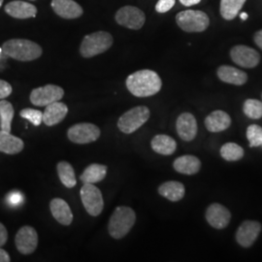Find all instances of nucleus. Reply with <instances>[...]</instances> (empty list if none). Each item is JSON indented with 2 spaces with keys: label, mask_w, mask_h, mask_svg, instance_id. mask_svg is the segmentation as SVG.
Segmentation results:
<instances>
[{
  "label": "nucleus",
  "mask_w": 262,
  "mask_h": 262,
  "mask_svg": "<svg viewBox=\"0 0 262 262\" xmlns=\"http://www.w3.org/2000/svg\"><path fill=\"white\" fill-rule=\"evenodd\" d=\"M162 82L159 74L144 69L132 73L126 79V88L136 97H149L159 93Z\"/></svg>",
  "instance_id": "nucleus-1"
},
{
  "label": "nucleus",
  "mask_w": 262,
  "mask_h": 262,
  "mask_svg": "<svg viewBox=\"0 0 262 262\" xmlns=\"http://www.w3.org/2000/svg\"><path fill=\"white\" fill-rule=\"evenodd\" d=\"M4 55L19 61H32L42 56V48L28 39H10L3 43Z\"/></svg>",
  "instance_id": "nucleus-2"
},
{
  "label": "nucleus",
  "mask_w": 262,
  "mask_h": 262,
  "mask_svg": "<svg viewBox=\"0 0 262 262\" xmlns=\"http://www.w3.org/2000/svg\"><path fill=\"white\" fill-rule=\"evenodd\" d=\"M136 222V214L130 207H117L108 224L109 234L114 239H122L129 233Z\"/></svg>",
  "instance_id": "nucleus-3"
},
{
  "label": "nucleus",
  "mask_w": 262,
  "mask_h": 262,
  "mask_svg": "<svg viewBox=\"0 0 262 262\" xmlns=\"http://www.w3.org/2000/svg\"><path fill=\"white\" fill-rule=\"evenodd\" d=\"M113 36L106 31H97L85 35L80 46V54L83 57L91 58L103 54L112 47Z\"/></svg>",
  "instance_id": "nucleus-4"
},
{
  "label": "nucleus",
  "mask_w": 262,
  "mask_h": 262,
  "mask_svg": "<svg viewBox=\"0 0 262 262\" xmlns=\"http://www.w3.org/2000/svg\"><path fill=\"white\" fill-rule=\"evenodd\" d=\"M176 23L186 32H203L210 26L206 13L199 10H185L177 14Z\"/></svg>",
  "instance_id": "nucleus-5"
},
{
  "label": "nucleus",
  "mask_w": 262,
  "mask_h": 262,
  "mask_svg": "<svg viewBox=\"0 0 262 262\" xmlns=\"http://www.w3.org/2000/svg\"><path fill=\"white\" fill-rule=\"evenodd\" d=\"M150 116V109L148 107H134L121 116L118 121V127L124 134H131L148 122Z\"/></svg>",
  "instance_id": "nucleus-6"
},
{
  "label": "nucleus",
  "mask_w": 262,
  "mask_h": 262,
  "mask_svg": "<svg viewBox=\"0 0 262 262\" xmlns=\"http://www.w3.org/2000/svg\"><path fill=\"white\" fill-rule=\"evenodd\" d=\"M81 199L85 211L93 216L100 215L103 211L104 200L102 193L94 184H84L80 190Z\"/></svg>",
  "instance_id": "nucleus-7"
},
{
  "label": "nucleus",
  "mask_w": 262,
  "mask_h": 262,
  "mask_svg": "<svg viewBox=\"0 0 262 262\" xmlns=\"http://www.w3.org/2000/svg\"><path fill=\"white\" fill-rule=\"evenodd\" d=\"M100 129L94 123L82 122L72 125L68 131V139L75 144H89L97 140L100 137Z\"/></svg>",
  "instance_id": "nucleus-8"
},
{
  "label": "nucleus",
  "mask_w": 262,
  "mask_h": 262,
  "mask_svg": "<svg viewBox=\"0 0 262 262\" xmlns=\"http://www.w3.org/2000/svg\"><path fill=\"white\" fill-rule=\"evenodd\" d=\"M64 95V91L62 88L56 84H46L34 89L30 96V102L39 107H44L49 104L59 101Z\"/></svg>",
  "instance_id": "nucleus-9"
},
{
  "label": "nucleus",
  "mask_w": 262,
  "mask_h": 262,
  "mask_svg": "<svg viewBox=\"0 0 262 262\" xmlns=\"http://www.w3.org/2000/svg\"><path fill=\"white\" fill-rule=\"evenodd\" d=\"M116 21L124 28L138 30L146 21V15L142 10L134 6H123L115 16Z\"/></svg>",
  "instance_id": "nucleus-10"
},
{
  "label": "nucleus",
  "mask_w": 262,
  "mask_h": 262,
  "mask_svg": "<svg viewBox=\"0 0 262 262\" xmlns=\"http://www.w3.org/2000/svg\"><path fill=\"white\" fill-rule=\"evenodd\" d=\"M230 57L237 66L244 68H254L260 62L259 53L253 48L237 45L230 50Z\"/></svg>",
  "instance_id": "nucleus-11"
},
{
  "label": "nucleus",
  "mask_w": 262,
  "mask_h": 262,
  "mask_svg": "<svg viewBox=\"0 0 262 262\" xmlns=\"http://www.w3.org/2000/svg\"><path fill=\"white\" fill-rule=\"evenodd\" d=\"M15 244L17 250L21 254H31L37 248V231L29 225L23 226L21 228H19V231L16 234Z\"/></svg>",
  "instance_id": "nucleus-12"
},
{
  "label": "nucleus",
  "mask_w": 262,
  "mask_h": 262,
  "mask_svg": "<svg viewBox=\"0 0 262 262\" xmlns=\"http://www.w3.org/2000/svg\"><path fill=\"white\" fill-rule=\"evenodd\" d=\"M260 223L256 221H245L236 231V241L243 248H251L261 232Z\"/></svg>",
  "instance_id": "nucleus-13"
},
{
  "label": "nucleus",
  "mask_w": 262,
  "mask_h": 262,
  "mask_svg": "<svg viewBox=\"0 0 262 262\" xmlns=\"http://www.w3.org/2000/svg\"><path fill=\"white\" fill-rule=\"evenodd\" d=\"M207 223L215 229H224L231 221V213L226 207L220 203H213L207 208L205 213Z\"/></svg>",
  "instance_id": "nucleus-14"
},
{
  "label": "nucleus",
  "mask_w": 262,
  "mask_h": 262,
  "mask_svg": "<svg viewBox=\"0 0 262 262\" xmlns=\"http://www.w3.org/2000/svg\"><path fill=\"white\" fill-rule=\"evenodd\" d=\"M176 129L179 137L185 142L194 140L197 135L198 126L195 117L191 113L181 114L176 122Z\"/></svg>",
  "instance_id": "nucleus-15"
},
{
  "label": "nucleus",
  "mask_w": 262,
  "mask_h": 262,
  "mask_svg": "<svg viewBox=\"0 0 262 262\" xmlns=\"http://www.w3.org/2000/svg\"><path fill=\"white\" fill-rule=\"evenodd\" d=\"M52 8L57 16L66 19L80 18L84 11L74 0H52Z\"/></svg>",
  "instance_id": "nucleus-16"
},
{
  "label": "nucleus",
  "mask_w": 262,
  "mask_h": 262,
  "mask_svg": "<svg viewBox=\"0 0 262 262\" xmlns=\"http://www.w3.org/2000/svg\"><path fill=\"white\" fill-rule=\"evenodd\" d=\"M5 12L15 19H25L35 18L37 7L25 1H12L5 6Z\"/></svg>",
  "instance_id": "nucleus-17"
},
{
  "label": "nucleus",
  "mask_w": 262,
  "mask_h": 262,
  "mask_svg": "<svg viewBox=\"0 0 262 262\" xmlns=\"http://www.w3.org/2000/svg\"><path fill=\"white\" fill-rule=\"evenodd\" d=\"M231 122V118L227 113L223 110H215L207 116L204 123L207 130L212 133H219L229 128Z\"/></svg>",
  "instance_id": "nucleus-18"
},
{
  "label": "nucleus",
  "mask_w": 262,
  "mask_h": 262,
  "mask_svg": "<svg viewBox=\"0 0 262 262\" xmlns=\"http://www.w3.org/2000/svg\"><path fill=\"white\" fill-rule=\"evenodd\" d=\"M216 75L222 82L226 84L243 85L248 82L247 73L233 66H220L216 70Z\"/></svg>",
  "instance_id": "nucleus-19"
},
{
  "label": "nucleus",
  "mask_w": 262,
  "mask_h": 262,
  "mask_svg": "<svg viewBox=\"0 0 262 262\" xmlns=\"http://www.w3.org/2000/svg\"><path fill=\"white\" fill-rule=\"evenodd\" d=\"M50 209L52 215L60 225H71L73 222V214L66 200L61 198H54L50 203Z\"/></svg>",
  "instance_id": "nucleus-20"
},
{
  "label": "nucleus",
  "mask_w": 262,
  "mask_h": 262,
  "mask_svg": "<svg viewBox=\"0 0 262 262\" xmlns=\"http://www.w3.org/2000/svg\"><path fill=\"white\" fill-rule=\"evenodd\" d=\"M68 107L66 104L59 101L49 104L43 113V122L47 126H54L66 119Z\"/></svg>",
  "instance_id": "nucleus-21"
},
{
  "label": "nucleus",
  "mask_w": 262,
  "mask_h": 262,
  "mask_svg": "<svg viewBox=\"0 0 262 262\" xmlns=\"http://www.w3.org/2000/svg\"><path fill=\"white\" fill-rule=\"evenodd\" d=\"M173 167L181 174L195 175L201 169V161L195 156H182L174 160Z\"/></svg>",
  "instance_id": "nucleus-22"
},
{
  "label": "nucleus",
  "mask_w": 262,
  "mask_h": 262,
  "mask_svg": "<svg viewBox=\"0 0 262 262\" xmlns=\"http://www.w3.org/2000/svg\"><path fill=\"white\" fill-rule=\"evenodd\" d=\"M159 193L161 196L168 199L169 201L178 202L185 196L186 188L180 182L168 181L159 186Z\"/></svg>",
  "instance_id": "nucleus-23"
},
{
  "label": "nucleus",
  "mask_w": 262,
  "mask_h": 262,
  "mask_svg": "<svg viewBox=\"0 0 262 262\" xmlns=\"http://www.w3.org/2000/svg\"><path fill=\"white\" fill-rule=\"evenodd\" d=\"M25 143L10 132L0 130V151L7 155H17L24 150Z\"/></svg>",
  "instance_id": "nucleus-24"
},
{
  "label": "nucleus",
  "mask_w": 262,
  "mask_h": 262,
  "mask_svg": "<svg viewBox=\"0 0 262 262\" xmlns=\"http://www.w3.org/2000/svg\"><path fill=\"white\" fill-rule=\"evenodd\" d=\"M151 149L162 156H171L177 150V143L165 134L156 135L150 142Z\"/></svg>",
  "instance_id": "nucleus-25"
},
{
  "label": "nucleus",
  "mask_w": 262,
  "mask_h": 262,
  "mask_svg": "<svg viewBox=\"0 0 262 262\" xmlns=\"http://www.w3.org/2000/svg\"><path fill=\"white\" fill-rule=\"evenodd\" d=\"M107 175V166L103 164L94 163L84 169L80 176V180L84 184H95L103 181Z\"/></svg>",
  "instance_id": "nucleus-26"
},
{
  "label": "nucleus",
  "mask_w": 262,
  "mask_h": 262,
  "mask_svg": "<svg viewBox=\"0 0 262 262\" xmlns=\"http://www.w3.org/2000/svg\"><path fill=\"white\" fill-rule=\"evenodd\" d=\"M246 1L247 0H221V16L226 20L234 19L243 8Z\"/></svg>",
  "instance_id": "nucleus-27"
},
{
  "label": "nucleus",
  "mask_w": 262,
  "mask_h": 262,
  "mask_svg": "<svg viewBox=\"0 0 262 262\" xmlns=\"http://www.w3.org/2000/svg\"><path fill=\"white\" fill-rule=\"evenodd\" d=\"M57 174L62 185L67 188H72L77 185L75 171L72 165L67 161H60L56 165Z\"/></svg>",
  "instance_id": "nucleus-28"
},
{
  "label": "nucleus",
  "mask_w": 262,
  "mask_h": 262,
  "mask_svg": "<svg viewBox=\"0 0 262 262\" xmlns=\"http://www.w3.org/2000/svg\"><path fill=\"white\" fill-rule=\"evenodd\" d=\"M14 107L9 101L2 99L0 101V127L1 130L11 132V125L14 118Z\"/></svg>",
  "instance_id": "nucleus-29"
},
{
  "label": "nucleus",
  "mask_w": 262,
  "mask_h": 262,
  "mask_svg": "<svg viewBox=\"0 0 262 262\" xmlns=\"http://www.w3.org/2000/svg\"><path fill=\"white\" fill-rule=\"evenodd\" d=\"M244 155L243 148L233 142L225 143L221 148V156L226 161H238L243 159Z\"/></svg>",
  "instance_id": "nucleus-30"
},
{
  "label": "nucleus",
  "mask_w": 262,
  "mask_h": 262,
  "mask_svg": "<svg viewBox=\"0 0 262 262\" xmlns=\"http://www.w3.org/2000/svg\"><path fill=\"white\" fill-rule=\"evenodd\" d=\"M243 112L249 119L259 120L262 118V102L257 99H247L243 105Z\"/></svg>",
  "instance_id": "nucleus-31"
},
{
  "label": "nucleus",
  "mask_w": 262,
  "mask_h": 262,
  "mask_svg": "<svg viewBox=\"0 0 262 262\" xmlns=\"http://www.w3.org/2000/svg\"><path fill=\"white\" fill-rule=\"evenodd\" d=\"M247 138L250 147H259L262 145V127L257 124H252L247 129Z\"/></svg>",
  "instance_id": "nucleus-32"
},
{
  "label": "nucleus",
  "mask_w": 262,
  "mask_h": 262,
  "mask_svg": "<svg viewBox=\"0 0 262 262\" xmlns=\"http://www.w3.org/2000/svg\"><path fill=\"white\" fill-rule=\"evenodd\" d=\"M20 117L28 120L31 123H33L35 126H39L41 122H43V113L39 110L27 108L21 110L19 113Z\"/></svg>",
  "instance_id": "nucleus-33"
},
{
  "label": "nucleus",
  "mask_w": 262,
  "mask_h": 262,
  "mask_svg": "<svg viewBox=\"0 0 262 262\" xmlns=\"http://www.w3.org/2000/svg\"><path fill=\"white\" fill-rule=\"evenodd\" d=\"M176 0H159L156 5V11L160 14L166 13L174 7Z\"/></svg>",
  "instance_id": "nucleus-34"
},
{
  "label": "nucleus",
  "mask_w": 262,
  "mask_h": 262,
  "mask_svg": "<svg viewBox=\"0 0 262 262\" xmlns=\"http://www.w3.org/2000/svg\"><path fill=\"white\" fill-rule=\"evenodd\" d=\"M12 92H13L12 85L4 80H0V99H4L8 97L10 94H12Z\"/></svg>",
  "instance_id": "nucleus-35"
},
{
  "label": "nucleus",
  "mask_w": 262,
  "mask_h": 262,
  "mask_svg": "<svg viewBox=\"0 0 262 262\" xmlns=\"http://www.w3.org/2000/svg\"><path fill=\"white\" fill-rule=\"evenodd\" d=\"M8 240V232L6 227L4 226L3 224L0 223V247L4 246Z\"/></svg>",
  "instance_id": "nucleus-36"
},
{
  "label": "nucleus",
  "mask_w": 262,
  "mask_h": 262,
  "mask_svg": "<svg viewBox=\"0 0 262 262\" xmlns=\"http://www.w3.org/2000/svg\"><path fill=\"white\" fill-rule=\"evenodd\" d=\"M253 41L257 45V47L260 48L262 50V29L255 32V34L253 36Z\"/></svg>",
  "instance_id": "nucleus-37"
},
{
  "label": "nucleus",
  "mask_w": 262,
  "mask_h": 262,
  "mask_svg": "<svg viewBox=\"0 0 262 262\" xmlns=\"http://www.w3.org/2000/svg\"><path fill=\"white\" fill-rule=\"evenodd\" d=\"M11 258L10 255L6 251H4L3 249H1L0 247V262H10Z\"/></svg>",
  "instance_id": "nucleus-38"
},
{
  "label": "nucleus",
  "mask_w": 262,
  "mask_h": 262,
  "mask_svg": "<svg viewBox=\"0 0 262 262\" xmlns=\"http://www.w3.org/2000/svg\"><path fill=\"white\" fill-rule=\"evenodd\" d=\"M201 0H180V2L184 5V6H187V7H190V6H193V5H196L198 3H200Z\"/></svg>",
  "instance_id": "nucleus-39"
},
{
  "label": "nucleus",
  "mask_w": 262,
  "mask_h": 262,
  "mask_svg": "<svg viewBox=\"0 0 262 262\" xmlns=\"http://www.w3.org/2000/svg\"><path fill=\"white\" fill-rule=\"evenodd\" d=\"M10 201L13 203V204H18L20 202V195L19 194H12V196L10 197Z\"/></svg>",
  "instance_id": "nucleus-40"
},
{
  "label": "nucleus",
  "mask_w": 262,
  "mask_h": 262,
  "mask_svg": "<svg viewBox=\"0 0 262 262\" xmlns=\"http://www.w3.org/2000/svg\"><path fill=\"white\" fill-rule=\"evenodd\" d=\"M240 18L242 19V20H246V19H248V14L247 13H241L240 14Z\"/></svg>",
  "instance_id": "nucleus-41"
},
{
  "label": "nucleus",
  "mask_w": 262,
  "mask_h": 262,
  "mask_svg": "<svg viewBox=\"0 0 262 262\" xmlns=\"http://www.w3.org/2000/svg\"><path fill=\"white\" fill-rule=\"evenodd\" d=\"M3 1H4V0H0V8H1V6H2V4H3Z\"/></svg>",
  "instance_id": "nucleus-42"
},
{
  "label": "nucleus",
  "mask_w": 262,
  "mask_h": 262,
  "mask_svg": "<svg viewBox=\"0 0 262 262\" xmlns=\"http://www.w3.org/2000/svg\"><path fill=\"white\" fill-rule=\"evenodd\" d=\"M1 51H2V49H0V52H1Z\"/></svg>",
  "instance_id": "nucleus-43"
},
{
  "label": "nucleus",
  "mask_w": 262,
  "mask_h": 262,
  "mask_svg": "<svg viewBox=\"0 0 262 262\" xmlns=\"http://www.w3.org/2000/svg\"><path fill=\"white\" fill-rule=\"evenodd\" d=\"M261 99H262V94H261ZM261 102H262V100H261Z\"/></svg>",
  "instance_id": "nucleus-44"
}]
</instances>
